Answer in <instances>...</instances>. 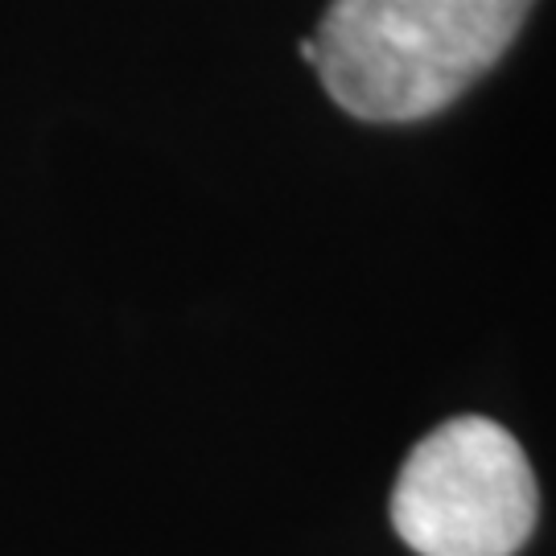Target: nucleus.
<instances>
[{"mask_svg":"<svg viewBox=\"0 0 556 556\" xmlns=\"http://www.w3.org/2000/svg\"><path fill=\"white\" fill-rule=\"evenodd\" d=\"M536 0H330L321 87L355 119L413 124L450 108L516 41Z\"/></svg>","mask_w":556,"mask_h":556,"instance_id":"1","label":"nucleus"},{"mask_svg":"<svg viewBox=\"0 0 556 556\" xmlns=\"http://www.w3.org/2000/svg\"><path fill=\"white\" fill-rule=\"evenodd\" d=\"M528 454L486 417L445 420L404 457L392 523L420 556H516L536 528Z\"/></svg>","mask_w":556,"mask_h":556,"instance_id":"2","label":"nucleus"}]
</instances>
